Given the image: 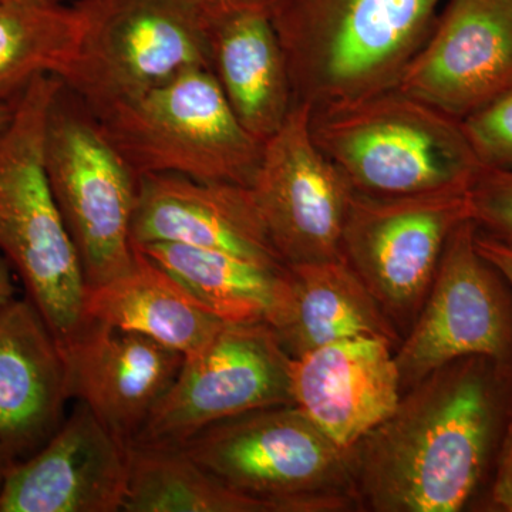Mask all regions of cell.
I'll return each mask as SVG.
<instances>
[{
	"instance_id": "2e32d148",
	"label": "cell",
	"mask_w": 512,
	"mask_h": 512,
	"mask_svg": "<svg viewBox=\"0 0 512 512\" xmlns=\"http://www.w3.org/2000/svg\"><path fill=\"white\" fill-rule=\"evenodd\" d=\"M133 247L174 242L286 266L269 237L251 187L202 183L175 174L140 177Z\"/></svg>"
},
{
	"instance_id": "83f0119b",
	"label": "cell",
	"mask_w": 512,
	"mask_h": 512,
	"mask_svg": "<svg viewBox=\"0 0 512 512\" xmlns=\"http://www.w3.org/2000/svg\"><path fill=\"white\" fill-rule=\"evenodd\" d=\"M476 247L478 252L490 261L512 286V241L484 234L477 229Z\"/></svg>"
},
{
	"instance_id": "484cf974",
	"label": "cell",
	"mask_w": 512,
	"mask_h": 512,
	"mask_svg": "<svg viewBox=\"0 0 512 512\" xmlns=\"http://www.w3.org/2000/svg\"><path fill=\"white\" fill-rule=\"evenodd\" d=\"M468 200L478 231L512 241V171L481 167Z\"/></svg>"
},
{
	"instance_id": "ac0fdd59",
	"label": "cell",
	"mask_w": 512,
	"mask_h": 512,
	"mask_svg": "<svg viewBox=\"0 0 512 512\" xmlns=\"http://www.w3.org/2000/svg\"><path fill=\"white\" fill-rule=\"evenodd\" d=\"M66 357L28 298L0 311V456L15 464L45 446L66 419Z\"/></svg>"
},
{
	"instance_id": "52a82bcc",
	"label": "cell",
	"mask_w": 512,
	"mask_h": 512,
	"mask_svg": "<svg viewBox=\"0 0 512 512\" xmlns=\"http://www.w3.org/2000/svg\"><path fill=\"white\" fill-rule=\"evenodd\" d=\"M76 60L64 86L92 113L210 67V0H77Z\"/></svg>"
},
{
	"instance_id": "9c48e42d",
	"label": "cell",
	"mask_w": 512,
	"mask_h": 512,
	"mask_svg": "<svg viewBox=\"0 0 512 512\" xmlns=\"http://www.w3.org/2000/svg\"><path fill=\"white\" fill-rule=\"evenodd\" d=\"M468 190L404 197L353 191L340 252L402 339L423 308L448 238L471 220Z\"/></svg>"
},
{
	"instance_id": "3957f363",
	"label": "cell",
	"mask_w": 512,
	"mask_h": 512,
	"mask_svg": "<svg viewBox=\"0 0 512 512\" xmlns=\"http://www.w3.org/2000/svg\"><path fill=\"white\" fill-rule=\"evenodd\" d=\"M63 84L36 77L0 130V254L64 350L82 328L87 286L46 173L47 120Z\"/></svg>"
},
{
	"instance_id": "5b68a950",
	"label": "cell",
	"mask_w": 512,
	"mask_h": 512,
	"mask_svg": "<svg viewBox=\"0 0 512 512\" xmlns=\"http://www.w3.org/2000/svg\"><path fill=\"white\" fill-rule=\"evenodd\" d=\"M138 177L175 174L251 187L264 143L242 126L210 67L93 113Z\"/></svg>"
},
{
	"instance_id": "1f68e13d",
	"label": "cell",
	"mask_w": 512,
	"mask_h": 512,
	"mask_svg": "<svg viewBox=\"0 0 512 512\" xmlns=\"http://www.w3.org/2000/svg\"><path fill=\"white\" fill-rule=\"evenodd\" d=\"M10 466H12V463H9L6 458L0 456V493H2L3 484H5L6 474H8Z\"/></svg>"
},
{
	"instance_id": "d6986e66",
	"label": "cell",
	"mask_w": 512,
	"mask_h": 512,
	"mask_svg": "<svg viewBox=\"0 0 512 512\" xmlns=\"http://www.w3.org/2000/svg\"><path fill=\"white\" fill-rule=\"evenodd\" d=\"M208 49L211 72L229 106L242 126L264 143L295 104L288 62L269 6L211 2Z\"/></svg>"
},
{
	"instance_id": "8fae6325",
	"label": "cell",
	"mask_w": 512,
	"mask_h": 512,
	"mask_svg": "<svg viewBox=\"0 0 512 512\" xmlns=\"http://www.w3.org/2000/svg\"><path fill=\"white\" fill-rule=\"evenodd\" d=\"M464 221L448 238L423 308L394 350L402 394L439 367L485 356L512 367V286Z\"/></svg>"
},
{
	"instance_id": "7c38bea8",
	"label": "cell",
	"mask_w": 512,
	"mask_h": 512,
	"mask_svg": "<svg viewBox=\"0 0 512 512\" xmlns=\"http://www.w3.org/2000/svg\"><path fill=\"white\" fill-rule=\"evenodd\" d=\"M251 190L286 265L342 258L353 188L313 140L305 104H293L284 124L264 141Z\"/></svg>"
},
{
	"instance_id": "ffe728a7",
	"label": "cell",
	"mask_w": 512,
	"mask_h": 512,
	"mask_svg": "<svg viewBox=\"0 0 512 512\" xmlns=\"http://www.w3.org/2000/svg\"><path fill=\"white\" fill-rule=\"evenodd\" d=\"M282 348L298 357L339 340L402 336L345 259L288 265L286 286L269 323Z\"/></svg>"
},
{
	"instance_id": "7402d4cb",
	"label": "cell",
	"mask_w": 512,
	"mask_h": 512,
	"mask_svg": "<svg viewBox=\"0 0 512 512\" xmlns=\"http://www.w3.org/2000/svg\"><path fill=\"white\" fill-rule=\"evenodd\" d=\"M173 275L224 323H271L286 286L288 265L255 261L218 249L174 242L134 247Z\"/></svg>"
},
{
	"instance_id": "8992f818",
	"label": "cell",
	"mask_w": 512,
	"mask_h": 512,
	"mask_svg": "<svg viewBox=\"0 0 512 512\" xmlns=\"http://www.w3.org/2000/svg\"><path fill=\"white\" fill-rule=\"evenodd\" d=\"M177 447L231 490L275 512L357 511L348 450L295 404L220 421Z\"/></svg>"
},
{
	"instance_id": "cb8c5ba5",
	"label": "cell",
	"mask_w": 512,
	"mask_h": 512,
	"mask_svg": "<svg viewBox=\"0 0 512 512\" xmlns=\"http://www.w3.org/2000/svg\"><path fill=\"white\" fill-rule=\"evenodd\" d=\"M126 512H275L239 494L181 448L131 444Z\"/></svg>"
},
{
	"instance_id": "f1b7e54d",
	"label": "cell",
	"mask_w": 512,
	"mask_h": 512,
	"mask_svg": "<svg viewBox=\"0 0 512 512\" xmlns=\"http://www.w3.org/2000/svg\"><path fill=\"white\" fill-rule=\"evenodd\" d=\"M12 266L0 254V311L16 299V286L12 278Z\"/></svg>"
},
{
	"instance_id": "e0dca14e",
	"label": "cell",
	"mask_w": 512,
	"mask_h": 512,
	"mask_svg": "<svg viewBox=\"0 0 512 512\" xmlns=\"http://www.w3.org/2000/svg\"><path fill=\"white\" fill-rule=\"evenodd\" d=\"M394 350L387 340L357 338L292 357L295 406L336 446L349 450L402 397Z\"/></svg>"
},
{
	"instance_id": "4316f807",
	"label": "cell",
	"mask_w": 512,
	"mask_h": 512,
	"mask_svg": "<svg viewBox=\"0 0 512 512\" xmlns=\"http://www.w3.org/2000/svg\"><path fill=\"white\" fill-rule=\"evenodd\" d=\"M471 511L512 512V423L498 451L493 476Z\"/></svg>"
},
{
	"instance_id": "4fadbf2b",
	"label": "cell",
	"mask_w": 512,
	"mask_h": 512,
	"mask_svg": "<svg viewBox=\"0 0 512 512\" xmlns=\"http://www.w3.org/2000/svg\"><path fill=\"white\" fill-rule=\"evenodd\" d=\"M394 89L457 120L512 89V0H447Z\"/></svg>"
},
{
	"instance_id": "7a4b0ae2",
	"label": "cell",
	"mask_w": 512,
	"mask_h": 512,
	"mask_svg": "<svg viewBox=\"0 0 512 512\" xmlns=\"http://www.w3.org/2000/svg\"><path fill=\"white\" fill-rule=\"evenodd\" d=\"M443 0H272L293 101L311 111L392 90Z\"/></svg>"
},
{
	"instance_id": "30bf717a",
	"label": "cell",
	"mask_w": 512,
	"mask_h": 512,
	"mask_svg": "<svg viewBox=\"0 0 512 512\" xmlns=\"http://www.w3.org/2000/svg\"><path fill=\"white\" fill-rule=\"evenodd\" d=\"M292 357L268 323H225L183 366L133 444L177 447L212 424L291 406Z\"/></svg>"
},
{
	"instance_id": "603a6c76",
	"label": "cell",
	"mask_w": 512,
	"mask_h": 512,
	"mask_svg": "<svg viewBox=\"0 0 512 512\" xmlns=\"http://www.w3.org/2000/svg\"><path fill=\"white\" fill-rule=\"evenodd\" d=\"M80 40L74 6L60 0H0V101L13 103L39 76L66 79Z\"/></svg>"
},
{
	"instance_id": "f546056e",
	"label": "cell",
	"mask_w": 512,
	"mask_h": 512,
	"mask_svg": "<svg viewBox=\"0 0 512 512\" xmlns=\"http://www.w3.org/2000/svg\"><path fill=\"white\" fill-rule=\"evenodd\" d=\"M221 6H269L272 0H211Z\"/></svg>"
},
{
	"instance_id": "9a60e30c",
	"label": "cell",
	"mask_w": 512,
	"mask_h": 512,
	"mask_svg": "<svg viewBox=\"0 0 512 512\" xmlns=\"http://www.w3.org/2000/svg\"><path fill=\"white\" fill-rule=\"evenodd\" d=\"M70 396L130 447L173 386L184 356L156 340L84 320L63 350Z\"/></svg>"
},
{
	"instance_id": "4dcf8cb0",
	"label": "cell",
	"mask_w": 512,
	"mask_h": 512,
	"mask_svg": "<svg viewBox=\"0 0 512 512\" xmlns=\"http://www.w3.org/2000/svg\"><path fill=\"white\" fill-rule=\"evenodd\" d=\"M15 101H13V103L0 101V130H2L10 120H12L13 111H15Z\"/></svg>"
},
{
	"instance_id": "277c9868",
	"label": "cell",
	"mask_w": 512,
	"mask_h": 512,
	"mask_svg": "<svg viewBox=\"0 0 512 512\" xmlns=\"http://www.w3.org/2000/svg\"><path fill=\"white\" fill-rule=\"evenodd\" d=\"M311 133L370 197L470 188L483 167L460 120L397 89L311 111Z\"/></svg>"
},
{
	"instance_id": "d4e9b609",
	"label": "cell",
	"mask_w": 512,
	"mask_h": 512,
	"mask_svg": "<svg viewBox=\"0 0 512 512\" xmlns=\"http://www.w3.org/2000/svg\"><path fill=\"white\" fill-rule=\"evenodd\" d=\"M483 167L512 171V89L461 120Z\"/></svg>"
},
{
	"instance_id": "ba28073f",
	"label": "cell",
	"mask_w": 512,
	"mask_h": 512,
	"mask_svg": "<svg viewBox=\"0 0 512 512\" xmlns=\"http://www.w3.org/2000/svg\"><path fill=\"white\" fill-rule=\"evenodd\" d=\"M45 163L87 288L126 274L136 259L131 225L140 177L64 84L47 120Z\"/></svg>"
},
{
	"instance_id": "5bb4252c",
	"label": "cell",
	"mask_w": 512,
	"mask_h": 512,
	"mask_svg": "<svg viewBox=\"0 0 512 512\" xmlns=\"http://www.w3.org/2000/svg\"><path fill=\"white\" fill-rule=\"evenodd\" d=\"M130 447L77 403L45 446L10 466L0 512L123 511Z\"/></svg>"
},
{
	"instance_id": "44dd1931",
	"label": "cell",
	"mask_w": 512,
	"mask_h": 512,
	"mask_svg": "<svg viewBox=\"0 0 512 512\" xmlns=\"http://www.w3.org/2000/svg\"><path fill=\"white\" fill-rule=\"evenodd\" d=\"M84 320L147 336L184 357L204 348L225 325L138 251L126 274L86 289Z\"/></svg>"
},
{
	"instance_id": "6da1fadb",
	"label": "cell",
	"mask_w": 512,
	"mask_h": 512,
	"mask_svg": "<svg viewBox=\"0 0 512 512\" xmlns=\"http://www.w3.org/2000/svg\"><path fill=\"white\" fill-rule=\"evenodd\" d=\"M511 423V366L466 356L439 367L349 448L357 511L473 510Z\"/></svg>"
}]
</instances>
